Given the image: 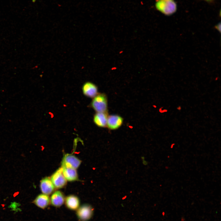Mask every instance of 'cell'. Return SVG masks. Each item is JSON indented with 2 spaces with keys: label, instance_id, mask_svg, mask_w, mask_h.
Segmentation results:
<instances>
[{
  "label": "cell",
  "instance_id": "cell-2",
  "mask_svg": "<svg viewBox=\"0 0 221 221\" xmlns=\"http://www.w3.org/2000/svg\"><path fill=\"white\" fill-rule=\"evenodd\" d=\"M91 105L96 112H107L108 102L106 95L103 93H98L93 98Z\"/></svg>",
  "mask_w": 221,
  "mask_h": 221
},
{
  "label": "cell",
  "instance_id": "cell-10",
  "mask_svg": "<svg viewBox=\"0 0 221 221\" xmlns=\"http://www.w3.org/2000/svg\"><path fill=\"white\" fill-rule=\"evenodd\" d=\"M64 203L67 208L71 210L76 211L80 206L79 198L74 195L67 196L65 198Z\"/></svg>",
  "mask_w": 221,
  "mask_h": 221
},
{
  "label": "cell",
  "instance_id": "cell-4",
  "mask_svg": "<svg viewBox=\"0 0 221 221\" xmlns=\"http://www.w3.org/2000/svg\"><path fill=\"white\" fill-rule=\"evenodd\" d=\"M81 161L74 155L67 154L64 157L61 162L62 167L76 169L79 166Z\"/></svg>",
  "mask_w": 221,
  "mask_h": 221
},
{
  "label": "cell",
  "instance_id": "cell-1",
  "mask_svg": "<svg viewBox=\"0 0 221 221\" xmlns=\"http://www.w3.org/2000/svg\"><path fill=\"white\" fill-rule=\"evenodd\" d=\"M155 6L159 11L167 16H170L176 11L177 6L173 0H158Z\"/></svg>",
  "mask_w": 221,
  "mask_h": 221
},
{
  "label": "cell",
  "instance_id": "cell-12",
  "mask_svg": "<svg viewBox=\"0 0 221 221\" xmlns=\"http://www.w3.org/2000/svg\"><path fill=\"white\" fill-rule=\"evenodd\" d=\"M33 203L39 207L44 209L47 207L50 204V198L48 195L41 194L36 197Z\"/></svg>",
  "mask_w": 221,
  "mask_h": 221
},
{
  "label": "cell",
  "instance_id": "cell-5",
  "mask_svg": "<svg viewBox=\"0 0 221 221\" xmlns=\"http://www.w3.org/2000/svg\"><path fill=\"white\" fill-rule=\"evenodd\" d=\"M50 179L55 187L57 188L63 187L66 184L67 180L63 173L62 168H59L51 176Z\"/></svg>",
  "mask_w": 221,
  "mask_h": 221
},
{
  "label": "cell",
  "instance_id": "cell-6",
  "mask_svg": "<svg viewBox=\"0 0 221 221\" xmlns=\"http://www.w3.org/2000/svg\"><path fill=\"white\" fill-rule=\"evenodd\" d=\"M123 118L117 114L108 115L107 124V127L112 130H117L122 125Z\"/></svg>",
  "mask_w": 221,
  "mask_h": 221
},
{
  "label": "cell",
  "instance_id": "cell-13",
  "mask_svg": "<svg viewBox=\"0 0 221 221\" xmlns=\"http://www.w3.org/2000/svg\"><path fill=\"white\" fill-rule=\"evenodd\" d=\"M63 174L67 180L72 181L78 179V176L76 169L66 167H61Z\"/></svg>",
  "mask_w": 221,
  "mask_h": 221
},
{
  "label": "cell",
  "instance_id": "cell-3",
  "mask_svg": "<svg viewBox=\"0 0 221 221\" xmlns=\"http://www.w3.org/2000/svg\"><path fill=\"white\" fill-rule=\"evenodd\" d=\"M94 209L90 204H84L80 206L76 210V215L80 221H88L92 217Z\"/></svg>",
  "mask_w": 221,
  "mask_h": 221
},
{
  "label": "cell",
  "instance_id": "cell-7",
  "mask_svg": "<svg viewBox=\"0 0 221 221\" xmlns=\"http://www.w3.org/2000/svg\"><path fill=\"white\" fill-rule=\"evenodd\" d=\"M82 90L85 95L90 98H93L98 93L97 86L90 82H87L83 84Z\"/></svg>",
  "mask_w": 221,
  "mask_h": 221
},
{
  "label": "cell",
  "instance_id": "cell-8",
  "mask_svg": "<svg viewBox=\"0 0 221 221\" xmlns=\"http://www.w3.org/2000/svg\"><path fill=\"white\" fill-rule=\"evenodd\" d=\"M40 187L43 194L48 195L54 191L55 187L50 178L45 177L40 182Z\"/></svg>",
  "mask_w": 221,
  "mask_h": 221
},
{
  "label": "cell",
  "instance_id": "cell-14",
  "mask_svg": "<svg viewBox=\"0 0 221 221\" xmlns=\"http://www.w3.org/2000/svg\"><path fill=\"white\" fill-rule=\"evenodd\" d=\"M215 28L217 29L219 32H221V23L220 22L215 26Z\"/></svg>",
  "mask_w": 221,
  "mask_h": 221
},
{
  "label": "cell",
  "instance_id": "cell-9",
  "mask_svg": "<svg viewBox=\"0 0 221 221\" xmlns=\"http://www.w3.org/2000/svg\"><path fill=\"white\" fill-rule=\"evenodd\" d=\"M65 198L62 192L57 191L54 192L50 198V204L55 207H59L64 203Z\"/></svg>",
  "mask_w": 221,
  "mask_h": 221
},
{
  "label": "cell",
  "instance_id": "cell-11",
  "mask_svg": "<svg viewBox=\"0 0 221 221\" xmlns=\"http://www.w3.org/2000/svg\"><path fill=\"white\" fill-rule=\"evenodd\" d=\"M108 116V112H96L94 116L93 122L99 127H107Z\"/></svg>",
  "mask_w": 221,
  "mask_h": 221
},
{
  "label": "cell",
  "instance_id": "cell-15",
  "mask_svg": "<svg viewBox=\"0 0 221 221\" xmlns=\"http://www.w3.org/2000/svg\"><path fill=\"white\" fill-rule=\"evenodd\" d=\"M204 0L205 2H213L214 0Z\"/></svg>",
  "mask_w": 221,
  "mask_h": 221
}]
</instances>
